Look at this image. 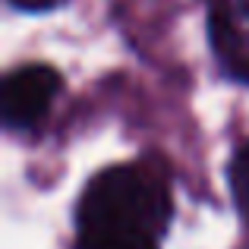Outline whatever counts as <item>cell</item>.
<instances>
[{"mask_svg":"<svg viewBox=\"0 0 249 249\" xmlns=\"http://www.w3.org/2000/svg\"><path fill=\"white\" fill-rule=\"evenodd\" d=\"M170 218V189L155 167H104L76 208V249H161Z\"/></svg>","mask_w":249,"mask_h":249,"instance_id":"6da1fadb","label":"cell"},{"mask_svg":"<svg viewBox=\"0 0 249 249\" xmlns=\"http://www.w3.org/2000/svg\"><path fill=\"white\" fill-rule=\"evenodd\" d=\"M60 91V73L48 63H25L3 79L0 114L10 129H29L48 114Z\"/></svg>","mask_w":249,"mask_h":249,"instance_id":"7a4b0ae2","label":"cell"},{"mask_svg":"<svg viewBox=\"0 0 249 249\" xmlns=\"http://www.w3.org/2000/svg\"><path fill=\"white\" fill-rule=\"evenodd\" d=\"M208 29L221 67L233 79L249 82V0H214Z\"/></svg>","mask_w":249,"mask_h":249,"instance_id":"3957f363","label":"cell"},{"mask_svg":"<svg viewBox=\"0 0 249 249\" xmlns=\"http://www.w3.org/2000/svg\"><path fill=\"white\" fill-rule=\"evenodd\" d=\"M231 189L240 205V214L249 221V142L237 152V158L231 164Z\"/></svg>","mask_w":249,"mask_h":249,"instance_id":"277c9868","label":"cell"},{"mask_svg":"<svg viewBox=\"0 0 249 249\" xmlns=\"http://www.w3.org/2000/svg\"><path fill=\"white\" fill-rule=\"evenodd\" d=\"M10 3L25 13H44V10H57L63 0H10Z\"/></svg>","mask_w":249,"mask_h":249,"instance_id":"5b68a950","label":"cell"}]
</instances>
